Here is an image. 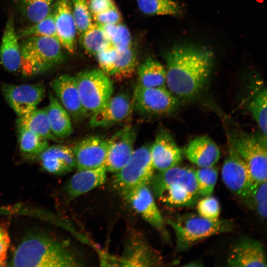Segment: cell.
Returning a JSON list of instances; mask_svg holds the SVG:
<instances>
[{"label": "cell", "instance_id": "cell-43", "mask_svg": "<svg viewBox=\"0 0 267 267\" xmlns=\"http://www.w3.org/2000/svg\"><path fill=\"white\" fill-rule=\"evenodd\" d=\"M10 245V238L5 227L0 225V267L6 265L7 252Z\"/></svg>", "mask_w": 267, "mask_h": 267}, {"label": "cell", "instance_id": "cell-17", "mask_svg": "<svg viewBox=\"0 0 267 267\" xmlns=\"http://www.w3.org/2000/svg\"><path fill=\"white\" fill-rule=\"evenodd\" d=\"M52 12L58 39L63 47L73 53L75 50L77 29L69 0H56Z\"/></svg>", "mask_w": 267, "mask_h": 267}, {"label": "cell", "instance_id": "cell-36", "mask_svg": "<svg viewBox=\"0 0 267 267\" xmlns=\"http://www.w3.org/2000/svg\"><path fill=\"white\" fill-rule=\"evenodd\" d=\"M17 37L25 38L31 36H47L57 39L56 27L52 12L34 25L20 30Z\"/></svg>", "mask_w": 267, "mask_h": 267}, {"label": "cell", "instance_id": "cell-8", "mask_svg": "<svg viewBox=\"0 0 267 267\" xmlns=\"http://www.w3.org/2000/svg\"><path fill=\"white\" fill-rule=\"evenodd\" d=\"M133 109L143 116H162L172 113L178 99L165 87L144 88L136 85L133 97Z\"/></svg>", "mask_w": 267, "mask_h": 267}, {"label": "cell", "instance_id": "cell-41", "mask_svg": "<svg viewBox=\"0 0 267 267\" xmlns=\"http://www.w3.org/2000/svg\"><path fill=\"white\" fill-rule=\"evenodd\" d=\"M118 52V50L109 44L95 55L101 70L108 76L112 75Z\"/></svg>", "mask_w": 267, "mask_h": 267}, {"label": "cell", "instance_id": "cell-42", "mask_svg": "<svg viewBox=\"0 0 267 267\" xmlns=\"http://www.w3.org/2000/svg\"><path fill=\"white\" fill-rule=\"evenodd\" d=\"M95 23L104 26L121 22L122 17L116 6L101 13L92 16Z\"/></svg>", "mask_w": 267, "mask_h": 267}, {"label": "cell", "instance_id": "cell-21", "mask_svg": "<svg viewBox=\"0 0 267 267\" xmlns=\"http://www.w3.org/2000/svg\"><path fill=\"white\" fill-rule=\"evenodd\" d=\"M106 172L104 166L78 171L66 184L68 199H73L102 184L106 178Z\"/></svg>", "mask_w": 267, "mask_h": 267}, {"label": "cell", "instance_id": "cell-1", "mask_svg": "<svg viewBox=\"0 0 267 267\" xmlns=\"http://www.w3.org/2000/svg\"><path fill=\"white\" fill-rule=\"evenodd\" d=\"M213 53L191 45H177L166 55V82L174 95L189 98L198 93L209 77Z\"/></svg>", "mask_w": 267, "mask_h": 267}, {"label": "cell", "instance_id": "cell-28", "mask_svg": "<svg viewBox=\"0 0 267 267\" xmlns=\"http://www.w3.org/2000/svg\"><path fill=\"white\" fill-rule=\"evenodd\" d=\"M18 143L21 152L27 159H33L48 146L47 139L22 127H17Z\"/></svg>", "mask_w": 267, "mask_h": 267}, {"label": "cell", "instance_id": "cell-4", "mask_svg": "<svg viewBox=\"0 0 267 267\" xmlns=\"http://www.w3.org/2000/svg\"><path fill=\"white\" fill-rule=\"evenodd\" d=\"M173 228L177 238V250L182 251L197 242L211 236L231 231V221H211L199 215L188 214L174 220H167Z\"/></svg>", "mask_w": 267, "mask_h": 267}, {"label": "cell", "instance_id": "cell-38", "mask_svg": "<svg viewBox=\"0 0 267 267\" xmlns=\"http://www.w3.org/2000/svg\"><path fill=\"white\" fill-rule=\"evenodd\" d=\"M218 170L213 167L200 168L195 170L198 194L202 196L212 195L217 180Z\"/></svg>", "mask_w": 267, "mask_h": 267}, {"label": "cell", "instance_id": "cell-25", "mask_svg": "<svg viewBox=\"0 0 267 267\" xmlns=\"http://www.w3.org/2000/svg\"><path fill=\"white\" fill-rule=\"evenodd\" d=\"M49 100L47 114L52 133L57 138L69 136L73 132L69 114L51 91L49 93Z\"/></svg>", "mask_w": 267, "mask_h": 267}, {"label": "cell", "instance_id": "cell-31", "mask_svg": "<svg viewBox=\"0 0 267 267\" xmlns=\"http://www.w3.org/2000/svg\"><path fill=\"white\" fill-rule=\"evenodd\" d=\"M137 64L135 50L132 46L119 51L115 60L111 76L118 79H124L133 76Z\"/></svg>", "mask_w": 267, "mask_h": 267}, {"label": "cell", "instance_id": "cell-32", "mask_svg": "<svg viewBox=\"0 0 267 267\" xmlns=\"http://www.w3.org/2000/svg\"><path fill=\"white\" fill-rule=\"evenodd\" d=\"M199 195L179 184L168 186L159 197L164 202L175 206H189L195 204Z\"/></svg>", "mask_w": 267, "mask_h": 267}, {"label": "cell", "instance_id": "cell-39", "mask_svg": "<svg viewBox=\"0 0 267 267\" xmlns=\"http://www.w3.org/2000/svg\"><path fill=\"white\" fill-rule=\"evenodd\" d=\"M71 4L77 32L81 35L93 22L89 0H69Z\"/></svg>", "mask_w": 267, "mask_h": 267}, {"label": "cell", "instance_id": "cell-16", "mask_svg": "<svg viewBox=\"0 0 267 267\" xmlns=\"http://www.w3.org/2000/svg\"><path fill=\"white\" fill-rule=\"evenodd\" d=\"M150 155L155 169L164 171L177 166L181 160V152L171 134L161 131L150 146Z\"/></svg>", "mask_w": 267, "mask_h": 267}, {"label": "cell", "instance_id": "cell-9", "mask_svg": "<svg viewBox=\"0 0 267 267\" xmlns=\"http://www.w3.org/2000/svg\"><path fill=\"white\" fill-rule=\"evenodd\" d=\"M222 178L227 188L243 199L258 183L245 162L231 145L222 167Z\"/></svg>", "mask_w": 267, "mask_h": 267}, {"label": "cell", "instance_id": "cell-34", "mask_svg": "<svg viewBox=\"0 0 267 267\" xmlns=\"http://www.w3.org/2000/svg\"><path fill=\"white\" fill-rule=\"evenodd\" d=\"M23 13L32 23H36L47 15L54 0H21Z\"/></svg>", "mask_w": 267, "mask_h": 267}, {"label": "cell", "instance_id": "cell-18", "mask_svg": "<svg viewBox=\"0 0 267 267\" xmlns=\"http://www.w3.org/2000/svg\"><path fill=\"white\" fill-rule=\"evenodd\" d=\"M150 183L153 191L159 197L169 186L179 184L186 187L193 193L198 194L197 188L195 170L189 168L175 166L170 169L159 171L153 175Z\"/></svg>", "mask_w": 267, "mask_h": 267}, {"label": "cell", "instance_id": "cell-23", "mask_svg": "<svg viewBox=\"0 0 267 267\" xmlns=\"http://www.w3.org/2000/svg\"><path fill=\"white\" fill-rule=\"evenodd\" d=\"M185 154L188 159L200 168L214 166L220 158V151L209 137L202 136L192 140L188 144Z\"/></svg>", "mask_w": 267, "mask_h": 267}, {"label": "cell", "instance_id": "cell-33", "mask_svg": "<svg viewBox=\"0 0 267 267\" xmlns=\"http://www.w3.org/2000/svg\"><path fill=\"white\" fill-rule=\"evenodd\" d=\"M101 27L110 44L119 51H124L132 46L131 33L121 22Z\"/></svg>", "mask_w": 267, "mask_h": 267}, {"label": "cell", "instance_id": "cell-24", "mask_svg": "<svg viewBox=\"0 0 267 267\" xmlns=\"http://www.w3.org/2000/svg\"><path fill=\"white\" fill-rule=\"evenodd\" d=\"M121 266H155L160 263L158 255L145 243L132 241L126 248L124 254L118 259Z\"/></svg>", "mask_w": 267, "mask_h": 267}, {"label": "cell", "instance_id": "cell-13", "mask_svg": "<svg viewBox=\"0 0 267 267\" xmlns=\"http://www.w3.org/2000/svg\"><path fill=\"white\" fill-rule=\"evenodd\" d=\"M123 194L146 221L167 236L164 219L148 185L140 186Z\"/></svg>", "mask_w": 267, "mask_h": 267}, {"label": "cell", "instance_id": "cell-11", "mask_svg": "<svg viewBox=\"0 0 267 267\" xmlns=\"http://www.w3.org/2000/svg\"><path fill=\"white\" fill-rule=\"evenodd\" d=\"M136 128L127 125L108 140L109 146L104 166L107 172L116 173L129 161L134 151Z\"/></svg>", "mask_w": 267, "mask_h": 267}, {"label": "cell", "instance_id": "cell-6", "mask_svg": "<svg viewBox=\"0 0 267 267\" xmlns=\"http://www.w3.org/2000/svg\"><path fill=\"white\" fill-rule=\"evenodd\" d=\"M154 170L150 146L143 145L134 150L128 163L115 173L114 184L122 193L140 186L148 185Z\"/></svg>", "mask_w": 267, "mask_h": 267}, {"label": "cell", "instance_id": "cell-2", "mask_svg": "<svg viewBox=\"0 0 267 267\" xmlns=\"http://www.w3.org/2000/svg\"><path fill=\"white\" fill-rule=\"evenodd\" d=\"M79 262L63 244L44 233L26 236L15 249L10 266L76 267Z\"/></svg>", "mask_w": 267, "mask_h": 267}, {"label": "cell", "instance_id": "cell-19", "mask_svg": "<svg viewBox=\"0 0 267 267\" xmlns=\"http://www.w3.org/2000/svg\"><path fill=\"white\" fill-rule=\"evenodd\" d=\"M227 263L230 267H267L264 248L259 241L244 239L232 248Z\"/></svg>", "mask_w": 267, "mask_h": 267}, {"label": "cell", "instance_id": "cell-30", "mask_svg": "<svg viewBox=\"0 0 267 267\" xmlns=\"http://www.w3.org/2000/svg\"><path fill=\"white\" fill-rule=\"evenodd\" d=\"M139 10L151 15H178L181 13L178 3L173 0H136Z\"/></svg>", "mask_w": 267, "mask_h": 267}, {"label": "cell", "instance_id": "cell-20", "mask_svg": "<svg viewBox=\"0 0 267 267\" xmlns=\"http://www.w3.org/2000/svg\"><path fill=\"white\" fill-rule=\"evenodd\" d=\"M38 158L43 168L55 175L66 174L76 167L73 149L64 145L48 146Z\"/></svg>", "mask_w": 267, "mask_h": 267}, {"label": "cell", "instance_id": "cell-26", "mask_svg": "<svg viewBox=\"0 0 267 267\" xmlns=\"http://www.w3.org/2000/svg\"><path fill=\"white\" fill-rule=\"evenodd\" d=\"M17 127L25 128L47 139L56 141L57 138L52 133L47 117V108L35 109L19 117Z\"/></svg>", "mask_w": 267, "mask_h": 267}, {"label": "cell", "instance_id": "cell-44", "mask_svg": "<svg viewBox=\"0 0 267 267\" xmlns=\"http://www.w3.org/2000/svg\"><path fill=\"white\" fill-rule=\"evenodd\" d=\"M89 4L92 16L116 7L113 0H89Z\"/></svg>", "mask_w": 267, "mask_h": 267}, {"label": "cell", "instance_id": "cell-40", "mask_svg": "<svg viewBox=\"0 0 267 267\" xmlns=\"http://www.w3.org/2000/svg\"><path fill=\"white\" fill-rule=\"evenodd\" d=\"M197 209L198 215L202 217L211 221L219 220L220 206L215 197L205 196L198 202Z\"/></svg>", "mask_w": 267, "mask_h": 267}, {"label": "cell", "instance_id": "cell-14", "mask_svg": "<svg viewBox=\"0 0 267 267\" xmlns=\"http://www.w3.org/2000/svg\"><path fill=\"white\" fill-rule=\"evenodd\" d=\"M108 146V140L98 136H89L78 142L73 149L78 170L104 166Z\"/></svg>", "mask_w": 267, "mask_h": 267}, {"label": "cell", "instance_id": "cell-7", "mask_svg": "<svg viewBox=\"0 0 267 267\" xmlns=\"http://www.w3.org/2000/svg\"><path fill=\"white\" fill-rule=\"evenodd\" d=\"M231 145L247 165L257 182L267 181V138L235 133L230 137Z\"/></svg>", "mask_w": 267, "mask_h": 267}, {"label": "cell", "instance_id": "cell-5", "mask_svg": "<svg viewBox=\"0 0 267 267\" xmlns=\"http://www.w3.org/2000/svg\"><path fill=\"white\" fill-rule=\"evenodd\" d=\"M75 77L86 116H90L113 95L112 82L101 70L82 71Z\"/></svg>", "mask_w": 267, "mask_h": 267}, {"label": "cell", "instance_id": "cell-10", "mask_svg": "<svg viewBox=\"0 0 267 267\" xmlns=\"http://www.w3.org/2000/svg\"><path fill=\"white\" fill-rule=\"evenodd\" d=\"M1 89L6 102L19 117L37 109L45 91L42 82L24 85L5 83Z\"/></svg>", "mask_w": 267, "mask_h": 267}, {"label": "cell", "instance_id": "cell-22", "mask_svg": "<svg viewBox=\"0 0 267 267\" xmlns=\"http://www.w3.org/2000/svg\"><path fill=\"white\" fill-rule=\"evenodd\" d=\"M21 61L20 44L14 29L12 16L5 25L0 45V62L9 72H16L20 68Z\"/></svg>", "mask_w": 267, "mask_h": 267}, {"label": "cell", "instance_id": "cell-15", "mask_svg": "<svg viewBox=\"0 0 267 267\" xmlns=\"http://www.w3.org/2000/svg\"><path fill=\"white\" fill-rule=\"evenodd\" d=\"M51 86L60 103L73 119L80 120L86 117L75 77L61 75L52 81Z\"/></svg>", "mask_w": 267, "mask_h": 267}, {"label": "cell", "instance_id": "cell-37", "mask_svg": "<svg viewBox=\"0 0 267 267\" xmlns=\"http://www.w3.org/2000/svg\"><path fill=\"white\" fill-rule=\"evenodd\" d=\"M244 200L248 206L254 209L262 218L266 219L267 212V181L258 182Z\"/></svg>", "mask_w": 267, "mask_h": 267}, {"label": "cell", "instance_id": "cell-12", "mask_svg": "<svg viewBox=\"0 0 267 267\" xmlns=\"http://www.w3.org/2000/svg\"><path fill=\"white\" fill-rule=\"evenodd\" d=\"M133 110V98L125 92L112 97L98 111L90 116L92 128H106L126 120Z\"/></svg>", "mask_w": 267, "mask_h": 267}, {"label": "cell", "instance_id": "cell-45", "mask_svg": "<svg viewBox=\"0 0 267 267\" xmlns=\"http://www.w3.org/2000/svg\"><path fill=\"white\" fill-rule=\"evenodd\" d=\"M16 0V1H17V0Z\"/></svg>", "mask_w": 267, "mask_h": 267}, {"label": "cell", "instance_id": "cell-3", "mask_svg": "<svg viewBox=\"0 0 267 267\" xmlns=\"http://www.w3.org/2000/svg\"><path fill=\"white\" fill-rule=\"evenodd\" d=\"M58 39L47 36L24 38L20 44V68L23 75L31 76L43 73L61 63L64 59Z\"/></svg>", "mask_w": 267, "mask_h": 267}, {"label": "cell", "instance_id": "cell-35", "mask_svg": "<svg viewBox=\"0 0 267 267\" xmlns=\"http://www.w3.org/2000/svg\"><path fill=\"white\" fill-rule=\"evenodd\" d=\"M252 117L258 124L263 136L267 138V89L260 90L249 105Z\"/></svg>", "mask_w": 267, "mask_h": 267}, {"label": "cell", "instance_id": "cell-27", "mask_svg": "<svg viewBox=\"0 0 267 267\" xmlns=\"http://www.w3.org/2000/svg\"><path fill=\"white\" fill-rule=\"evenodd\" d=\"M137 74V85L148 88L165 87L166 70L152 58H147L139 66Z\"/></svg>", "mask_w": 267, "mask_h": 267}, {"label": "cell", "instance_id": "cell-29", "mask_svg": "<svg viewBox=\"0 0 267 267\" xmlns=\"http://www.w3.org/2000/svg\"><path fill=\"white\" fill-rule=\"evenodd\" d=\"M80 35V43L87 53L95 55L110 44L101 25L92 23Z\"/></svg>", "mask_w": 267, "mask_h": 267}]
</instances>
